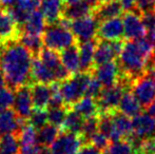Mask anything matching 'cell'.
Instances as JSON below:
<instances>
[{
	"mask_svg": "<svg viewBox=\"0 0 155 154\" xmlns=\"http://www.w3.org/2000/svg\"><path fill=\"white\" fill-rule=\"evenodd\" d=\"M33 54L17 39L0 44V70L8 87L17 89L31 81Z\"/></svg>",
	"mask_w": 155,
	"mask_h": 154,
	"instance_id": "1",
	"label": "cell"
},
{
	"mask_svg": "<svg viewBox=\"0 0 155 154\" xmlns=\"http://www.w3.org/2000/svg\"><path fill=\"white\" fill-rule=\"evenodd\" d=\"M154 55V48L146 37L126 40L116 61L120 70V79L131 84L145 73L149 60Z\"/></svg>",
	"mask_w": 155,
	"mask_h": 154,
	"instance_id": "2",
	"label": "cell"
},
{
	"mask_svg": "<svg viewBox=\"0 0 155 154\" xmlns=\"http://www.w3.org/2000/svg\"><path fill=\"white\" fill-rule=\"evenodd\" d=\"M70 22L71 20L61 17L56 22L49 23L42 34L43 45L58 52L77 44V39L70 29Z\"/></svg>",
	"mask_w": 155,
	"mask_h": 154,
	"instance_id": "3",
	"label": "cell"
},
{
	"mask_svg": "<svg viewBox=\"0 0 155 154\" xmlns=\"http://www.w3.org/2000/svg\"><path fill=\"white\" fill-rule=\"evenodd\" d=\"M92 72H78L60 82V92L67 107H72L76 101L86 95Z\"/></svg>",
	"mask_w": 155,
	"mask_h": 154,
	"instance_id": "4",
	"label": "cell"
},
{
	"mask_svg": "<svg viewBox=\"0 0 155 154\" xmlns=\"http://www.w3.org/2000/svg\"><path fill=\"white\" fill-rule=\"evenodd\" d=\"M130 82L119 79L118 84L115 86L102 89L96 98L100 113H112L117 111L124 92L130 89Z\"/></svg>",
	"mask_w": 155,
	"mask_h": 154,
	"instance_id": "5",
	"label": "cell"
},
{
	"mask_svg": "<svg viewBox=\"0 0 155 154\" xmlns=\"http://www.w3.org/2000/svg\"><path fill=\"white\" fill-rule=\"evenodd\" d=\"M98 25H99V21L92 13L81 18L71 20L70 29L73 32L78 42H84V41L96 38Z\"/></svg>",
	"mask_w": 155,
	"mask_h": 154,
	"instance_id": "6",
	"label": "cell"
},
{
	"mask_svg": "<svg viewBox=\"0 0 155 154\" xmlns=\"http://www.w3.org/2000/svg\"><path fill=\"white\" fill-rule=\"evenodd\" d=\"M124 43V39H118V40L98 39L95 53H94V68L100 64H107L109 61L116 60L123 50Z\"/></svg>",
	"mask_w": 155,
	"mask_h": 154,
	"instance_id": "7",
	"label": "cell"
},
{
	"mask_svg": "<svg viewBox=\"0 0 155 154\" xmlns=\"http://www.w3.org/2000/svg\"><path fill=\"white\" fill-rule=\"evenodd\" d=\"M130 90L138 99L143 109H146L155 99V84L153 80L146 73H143L141 76L135 78L131 82Z\"/></svg>",
	"mask_w": 155,
	"mask_h": 154,
	"instance_id": "8",
	"label": "cell"
},
{
	"mask_svg": "<svg viewBox=\"0 0 155 154\" xmlns=\"http://www.w3.org/2000/svg\"><path fill=\"white\" fill-rule=\"evenodd\" d=\"M84 139L80 134L63 131L52 144L53 154H76L81 148Z\"/></svg>",
	"mask_w": 155,
	"mask_h": 154,
	"instance_id": "9",
	"label": "cell"
},
{
	"mask_svg": "<svg viewBox=\"0 0 155 154\" xmlns=\"http://www.w3.org/2000/svg\"><path fill=\"white\" fill-rule=\"evenodd\" d=\"M123 22L124 39H127V40L143 38L147 34V30L141 21V14L138 11L131 10L124 12Z\"/></svg>",
	"mask_w": 155,
	"mask_h": 154,
	"instance_id": "10",
	"label": "cell"
},
{
	"mask_svg": "<svg viewBox=\"0 0 155 154\" xmlns=\"http://www.w3.org/2000/svg\"><path fill=\"white\" fill-rule=\"evenodd\" d=\"M13 107H14V111L20 118L29 119L33 110L35 109L30 84H25L16 89Z\"/></svg>",
	"mask_w": 155,
	"mask_h": 154,
	"instance_id": "11",
	"label": "cell"
},
{
	"mask_svg": "<svg viewBox=\"0 0 155 154\" xmlns=\"http://www.w3.org/2000/svg\"><path fill=\"white\" fill-rule=\"evenodd\" d=\"M92 73L99 80L104 88H110L115 86L118 84L120 79V70L116 60L95 67Z\"/></svg>",
	"mask_w": 155,
	"mask_h": 154,
	"instance_id": "12",
	"label": "cell"
},
{
	"mask_svg": "<svg viewBox=\"0 0 155 154\" xmlns=\"http://www.w3.org/2000/svg\"><path fill=\"white\" fill-rule=\"evenodd\" d=\"M96 37L101 40H118L124 39L123 19L118 17L100 21Z\"/></svg>",
	"mask_w": 155,
	"mask_h": 154,
	"instance_id": "13",
	"label": "cell"
},
{
	"mask_svg": "<svg viewBox=\"0 0 155 154\" xmlns=\"http://www.w3.org/2000/svg\"><path fill=\"white\" fill-rule=\"evenodd\" d=\"M113 126L110 134V140L118 142L121 139H129L133 134L132 119L131 117L124 115L118 110L112 113Z\"/></svg>",
	"mask_w": 155,
	"mask_h": 154,
	"instance_id": "14",
	"label": "cell"
},
{
	"mask_svg": "<svg viewBox=\"0 0 155 154\" xmlns=\"http://www.w3.org/2000/svg\"><path fill=\"white\" fill-rule=\"evenodd\" d=\"M132 136L137 139H145L150 137L155 132V118L148 113L141 112L138 115L132 117Z\"/></svg>",
	"mask_w": 155,
	"mask_h": 154,
	"instance_id": "15",
	"label": "cell"
},
{
	"mask_svg": "<svg viewBox=\"0 0 155 154\" xmlns=\"http://www.w3.org/2000/svg\"><path fill=\"white\" fill-rule=\"evenodd\" d=\"M19 34L20 30L8 8L0 10V44L15 40Z\"/></svg>",
	"mask_w": 155,
	"mask_h": 154,
	"instance_id": "16",
	"label": "cell"
},
{
	"mask_svg": "<svg viewBox=\"0 0 155 154\" xmlns=\"http://www.w3.org/2000/svg\"><path fill=\"white\" fill-rule=\"evenodd\" d=\"M25 119L20 118L14 110L0 112V134H18Z\"/></svg>",
	"mask_w": 155,
	"mask_h": 154,
	"instance_id": "17",
	"label": "cell"
},
{
	"mask_svg": "<svg viewBox=\"0 0 155 154\" xmlns=\"http://www.w3.org/2000/svg\"><path fill=\"white\" fill-rule=\"evenodd\" d=\"M97 38L84 42H78L80 59V72H92L94 69V53H95Z\"/></svg>",
	"mask_w": 155,
	"mask_h": 154,
	"instance_id": "18",
	"label": "cell"
},
{
	"mask_svg": "<svg viewBox=\"0 0 155 154\" xmlns=\"http://www.w3.org/2000/svg\"><path fill=\"white\" fill-rule=\"evenodd\" d=\"M31 86L32 99L35 109H47L52 95L51 84L43 82H34Z\"/></svg>",
	"mask_w": 155,
	"mask_h": 154,
	"instance_id": "19",
	"label": "cell"
},
{
	"mask_svg": "<svg viewBox=\"0 0 155 154\" xmlns=\"http://www.w3.org/2000/svg\"><path fill=\"white\" fill-rule=\"evenodd\" d=\"M124 10L121 3L118 0H111L108 2H102L99 3L97 6L93 8V14L98 21H104L107 19L118 17L124 14Z\"/></svg>",
	"mask_w": 155,
	"mask_h": 154,
	"instance_id": "20",
	"label": "cell"
},
{
	"mask_svg": "<svg viewBox=\"0 0 155 154\" xmlns=\"http://www.w3.org/2000/svg\"><path fill=\"white\" fill-rule=\"evenodd\" d=\"M36 6L32 0H16L13 5L8 8V12L11 13L18 28H20L25 22L30 14L36 10Z\"/></svg>",
	"mask_w": 155,
	"mask_h": 154,
	"instance_id": "21",
	"label": "cell"
},
{
	"mask_svg": "<svg viewBox=\"0 0 155 154\" xmlns=\"http://www.w3.org/2000/svg\"><path fill=\"white\" fill-rule=\"evenodd\" d=\"M31 79L34 80V82H43L48 84L56 82L54 72L50 68H48L37 55L33 58Z\"/></svg>",
	"mask_w": 155,
	"mask_h": 154,
	"instance_id": "22",
	"label": "cell"
},
{
	"mask_svg": "<svg viewBox=\"0 0 155 154\" xmlns=\"http://www.w3.org/2000/svg\"><path fill=\"white\" fill-rule=\"evenodd\" d=\"M143 107L140 105L138 99L135 97V95L133 94L130 89L124 91L118 105L119 112L132 118V117L140 114L143 112Z\"/></svg>",
	"mask_w": 155,
	"mask_h": 154,
	"instance_id": "23",
	"label": "cell"
},
{
	"mask_svg": "<svg viewBox=\"0 0 155 154\" xmlns=\"http://www.w3.org/2000/svg\"><path fill=\"white\" fill-rule=\"evenodd\" d=\"M47 20L45 16L41 13L40 10H34L28 17L25 22L19 28V30H22V33L34 34V35H42L45 29L47 27Z\"/></svg>",
	"mask_w": 155,
	"mask_h": 154,
	"instance_id": "24",
	"label": "cell"
},
{
	"mask_svg": "<svg viewBox=\"0 0 155 154\" xmlns=\"http://www.w3.org/2000/svg\"><path fill=\"white\" fill-rule=\"evenodd\" d=\"M39 8L48 23L56 22L62 17V0H40Z\"/></svg>",
	"mask_w": 155,
	"mask_h": 154,
	"instance_id": "25",
	"label": "cell"
},
{
	"mask_svg": "<svg viewBox=\"0 0 155 154\" xmlns=\"http://www.w3.org/2000/svg\"><path fill=\"white\" fill-rule=\"evenodd\" d=\"M60 59L65 69L71 75L80 72V59L78 44H74L62 50L60 54Z\"/></svg>",
	"mask_w": 155,
	"mask_h": 154,
	"instance_id": "26",
	"label": "cell"
},
{
	"mask_svg": "<svg viewBox=\"0 0 155 154\" xmlns=\"http://www.w3.org/2000/svg\"><path fill=\"white\" fill-rule=\"evenodd\" d=\"M92 13V6L86 0H80V1L74 2V3L64 4L62 10V17L68 20H74V19L81 18L87 15H90Z\"/></svg>",
	"mask_w": 155,
	"mask_h": 154,
	"instance_id": "27",
	"label": "cell"
},
{
	"mask_svg": "<svg viewBox=\"0 0 155 154\" xmlns=\"http://www.w3.org/2000/svg\"><path fill=\"white\" fill-rule=\"evenodd\" d=\"M72 109L76 111L78 114H80L84 118H88L91 116L98 115L100 113L99 108H98L97 101L94 97L91 96H82L78 101H76L73 106Z\"/></svg>",
	"mask_w": 155,
	"mask_h": 154,
	"instance_id": "28",
	"label": "cell"
},
{
	"mask_svg": "<svg viewBox=\"0 0 155 154\" xmlns=\"http://www.w3.org/2000/svg\"><path fill=\"white\" fill-rule=\"evenodd\" d=\"M59 134V127L50 123H47L37 130V138H38L39 145L43 147H51Z\"/></svg>",
	"mask_w": 155,
	"mask_h": 154,
	"instance_id": "29",
	"label": "cell"
},
{
	"mask_svg": "<svg viewBox=\"0 0 155 154\" xmlns=\"http://www.w3.org/2000/svg\"><path fill=\"white\" fill-rule=\"evenodd\" d=\"M84 118L80 114H78L76 111L72 110H68L67 116H65L63 123L61 126L62 131L71 132V133L80 134L81 133L82 125H84Z\"/></svg>",
	"mask_w": 155,
	"mask_h": 154,
	"instance_id": "30",
	"label": "cell"
},
{
	"mask_svg": "<svg viewBox=\"0 0 155 154\" xmlns=\"http://www.w3.org/2000/svg\"><path fill=\"white\" fill-rule=\"evenodd\" d=\"M17 40L23 44L33 55H38L43 48V40L40 35H34L29 33H20Z\"/></svg>",
	"mask_w": 155,
	"mask_h": 154,
	"instance_id": "31",
	"label": "cell"
},
{
	"mask_svg": "<svg viewBox=\"0 0 155 154\" xmlns=\"http://www.w3.org/2000/svg\"><path fill=\"white\" fill-rule=\"evenodd\" d=\"M18 139L20 147L39 145L37 138V129L30 123H23L20 131L18 132Z\"/></svg>",
	"mask_w": 155,
	"mask_h": 154,
	"instance_id": "32",
	"label": "cell"
},
{
	"mask_svg": "<svg viewBox=\"0 0 155 154\" xmlns=\"http://www.w3.org/2000/svg\"><path fill=\"white\" fill-rule=\"evenodd\" d=\"M0 154H20V144L16 134H2L0 138Z\"/></svg>",
	"mask_w": 155,
	"mask_h": 154,
	"instance_id": "33",
	"label": "cell"
},
{
	"mask_svg": "<svg viewBox=\"0 0 155 154\" xmlns=\"http://www.w3.org/2000/svg\"><path fill=\"white\" fill-rule=\"evenodd\" d=\"M104 154H136V150L130 139H121L111 143Z\"/></svg>",
	"mask_w": 155,
	"mask_h": 154,
	"instance_id": "34",
	"label": "cell"
},
{
	"mask_svg": "<svg viewBox=\"0 0 155 154\" xmlns=\"http://www.w3.org/2000/svg\"><path fill=\"white\" fill-rule=\"evenodd\" d=\"M98 125H99V114L84 118L81 133H80V135L84 137V142H89V139L98 131Z\"/></svg>",
	"mask_w": 155,
	"mask_h": 154,
	"instance_id": "35",
	"label": "cell"
},
{
	"mask_svg": "<svg viewBox=\"0 0 155 154\" xmlns=\"http://www.w3.org/2000/svg\"><path fill=\"white\" fill-rule=\"evenodd\" d=\"M68 108L69 107H67V106L58 108H50V110L48 111L49 123L54 126H57V127H61L63 120H64L65 116H67L68 110H69Z\"/></svg>",
	"mask_w": 155,
	"mask_h": 154,
	"instance_id": "36",
	"label": "cell"
},
{
	"mask_svg": "<svg viewBox=\"0 0 155 154\" xmlns=\"http://www.w3.org/2000/svg\"><path fill=\"white\" fill-rule=\"evenodd\" d=\"M15 92L11 87H1L0 88V112L10 109L14 105Z\"/></svg>",
	"mask_w": 155,
	"mask_h": 154,
	"instance_id": "37",
	"label": "cell"
},
{
	"mask_svg": "<svg viewBox=\"0 0 155 154\" xmlns=\"http://www.w3.org/2000/svg\"><path fill=\"white\" fill-rule=\"evenodd\" d=\"M29 123L34 126L37 130L40 129L41 127L49 123L48 112L45 111V109H34L29 117Z\"/></svg>",
	"mask_w": 155,
	"mask_h": 154,
	"instance_id": "38",
	"label": "cell"
},
{
	"mask_svg": "<svg viewBox=\"0 0 155 154\" xmlns=\"http://www.w3.org/2000/svg\"><path fill=\"white\" fill-rule=\"evenodd\" d=\"M89 143L92 144L93 146L96 147L97 149H99L100 151L104 152V151L109 148V146H110L111 140L106 134H104L100 131H97L92 137L89 139Z\"/></svg>",
	"mask_w": 155,
	"mask_h": 154,
	"instance_id": "39",
	"label": "cell"
},
{
	"mask_svg": "<svg viewBox=\"0 0 155 154\" xmlns=\"http://www.w3.org/2000/svg\"><path fill=\"white\" fill-rule=\"evenodd\" d=\"M136 154H155V136H150L139 142Z\"/></svg>",
	"mask_w": 155,
	"mask_h": 154,
	"instance_id": "40",
	"label": "cell"
},
{
	"mask_svg": "<svg viewBox=\"0 0 155 154\" xmlns=\"http://www.w3.org/2000/svg\"><path fill=\"white\" fill-rule=\"evenodd\" d=\"M104 89L102 84H100V81L97 79L94 74L92 73V77H91L90 81L88 84V87H87V90H86V95L87 96H91L94 97V98H97V96L100 94L101 90Z\"/></svg>",
	"mask_w": 155,
	"mask_h": 154,
	"instance_id": "41",
	"label": "cell"
},
{
	"mask_svg": "<svg viewBox=\"0 0 155 154\" xmlns=\"http://www.w3.org/2000/svg\"><path fill=\"white\" fill-rule=\"evenodd\" d=\"M141 21L148 31H155V10L141 14Z\"/></svg>",
	"mask_w": 155,
	"mask_h": 154,
	"instance_id": "42",
	"label": "cell"
},
{
	"mask_svg": "<svg viewBox=\"0 0 155 154\" xmlns=\"http://www.w3.org/2000/svg\"><path fill=\"white\" fill-rule=\"evenodd\" d=\"M135 10L138 11L140 14L155 10V1L154 0H136Z\"/></svg>",
	"mask_w": 155,
	"mask_h": 154,
	"instance_id": "43",
	"label": "cell"
},
{
	"mask_svg": "<svg viewBox=\"0 0 155 154\" xmlns=\"http://www.w3.org/2000/svg\"><path fill=\"white\" fill-rule=\"evenodd\" d=\"M76 154H104L102 151H100L99 149H97L96 147H94L92 144H87V145H82L81 148L79 149Z\"/></svg>",
	"mask_w": 155,
	"mask_h": 154,
	"instance_id": "44",
	"label": "cell"
},
{
	"mask_svg": "<svg viewBox=\"0 0 155 154\" xmlns=\"http://www.w3.org/2000/svg\"><path fill=\"white\" fill-rule=\"evenodd\" d=\"M119 2L123 5L124 12L126 11H131L135 10V6H136V0H118Z\"/></svg>",
	"mask_w": 155,
	"mask_h": 154,
	"instance_id": "45",
	"label": "cell"
},
{
	"mask_svg": "<svg viewBox=\"0 0 155 154\" xmlns=\"http://www.w3.org/2000/svg\"><path fill=\"white\" fill-rule=\"evenodd\" d=\"M145 37L148 41H149L150 44L155 49V31H148Z\"/></svg>",
	"mask_w": 155,
	"mask_h": 154,
	"instance_id": "46",
	"label": "cell"
},
{
	"mask_svg": "<svg viewBox=\"0 0 155 154\" xmlns=\"http://www.w3.org/2000/svg\"><path fill=\"white\" fill-rule=\"evenodd\" d=\"M146 110H147V113L149 114V115H151L152 117L155 118V99L146 108Z\"/></svg>",
	"mask_w": 155,
	"mask_h": 154,
	"instance_id": "47",
	"label": "cell"
},
{
	"mask_svg": "<svg viewBox=\"0 0 155 154\" xmlns=\"http://www.w3.org/2000/svg\"><path fill=\"white\" fill-rule=\"evenodd\" d=\"M16 0H0V5L3 8H8L15 3Z\"/></svg>",
	"mask_w": 155,
	"mask_h": 154,
	"instance_id": "48",
	"label": "cell"
},
{
	"mask_svg": "<svg viewBox=\"0 0 155 154\" xmlns=\"http://www.w3.org/2000/svg\"><path fill=\"white\" fill-rule=\"evenodd\" d=\"M50 147H41L40 149V152H39L38 154H53L51 151V149H49Z\"/></svg>",
	"mask_w": 155,
	"mask_h": 154,
	"instance_id": "49",
	"label": "cell"
},
{
	"mask_svg": "<svg viewBox=\"0 0 155 154\" xmlns=\"http://www.w3.org/2000/svg\"><path fill=\"white\" fill-rule=\"evenodd\" d=\"M86 1L88 2V3L90 4L93 8H95V6H97L98 4L100 3V0H86Z\"/></svg>",
	"mask_w": 155,
	"mask_h": 154,
	"instance_id": "50",
	"label": "cell"
},
{
	"mask_svg": "<svg viewBox=\"0 0 155 154\" xmlns=\"http://www.w3.org/2000/svg\"><path fill=\"white\" fill-rule=\"evenodd\" d=\"M5 79H4V76H3V73H2V71L0 70V88L3 86H5Z\"/></svg>",
	"mask_w": 155,
	"mask_h": 154,
	"instance_id": "51",
	"label": "cell"
},
{
	"mask_svg": "<svg viewBox=\"0 0 155 154\" xmlns=\"http://www.w3.org/2000/svg\"><path fill=\"white\" fill-rule=\"evenodd\" d=\"M63 4H70V3H74V2L80 1V0H62Z\"/></svg>",
	"mask_w": 155,
	"mask_h": 154,
	"instance_id": "52",
	"label": "cell"
},
{
	"mask_svg": "<svg viewBox=\"0 0 155 154\" xmlns=\"http://www.w3.org/2000/svg\"><path fill=\"white\" fill-rule=\"evenodd\" d=\"M33 2H34L36 5H39V3H40V0H32Z\"/></svg>",
	"mask_w": 155,
	"mask_h": 154,
	"instance_id": "53",
	"label": "cell"
},
{
	"mask_svg": "<svg viewBox=\"0 0 155 154\" xmlns=\"http://www.w3.org/2000/svg\"><path fill=\"white\" fill-rule=\"evenodd\" d=\"M108 1H111V0H100V3H102V2H108Z\"/></svg>",
	"mask_w": 155,
	"mask_h": 154,
	"instance_id": "54",
	"label": "cell"
},
{
	"mask_svg": "<svg viewBox=\"0 0 155 154\" xmlns=\"http://www.w3.org/2000/svg\"><path fill=\"white\" fill-rule=\"evenodd\" d=\"M154 58H155V49H154Z\"/></svg>",
	"mask_w": 155,
	"mask_h": 154,
	"instance_id": "55",
	"label": "cell"
},
{
	"mask_svg": "<svg viewBox=\"0 0 155 154\" xmlns=\"http://www.w3.org/2000/svg\"><path fill=\"white\" fill-rule=\"evenodd\" d=\"M0 138H1V136H0Z\"/></svg>",
	"mask_w": 155,
	"mask_h": 154,
	"instance_id": "56",
	"label": "cell"
},
{
	"mask_svg": "<svg viewBox=\"0 0 155 154\" xmlns=\"http://www.w3.org/2000/svg\"><path fill=\"white\" fill-rule=\"evenodd\" d=\"M154 1H155V0H154Z\"/></svg>",
	"mask_w": 155,
	"mask_h": 154,
	"instance_id": "57",
	"label": "cell"
}]
</instances>
